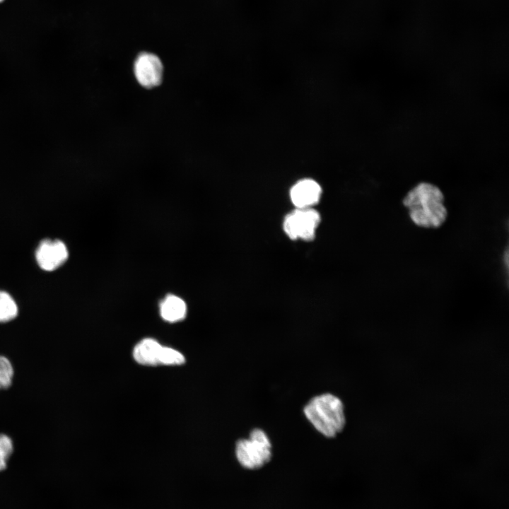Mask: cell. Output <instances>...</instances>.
I'll return each instance as SVG.
<instances>
[{
	"instance_id": "ba28073f",
	"label": "cell",
	"mask_w": 509,
	"mask_h": 509,
	"mask_svg": "<svg viewBox=\"0 0 509 509\" xmlns=\"http://www.w3.org/2000/svg\"><path fill=\"white\" fill-rule=\"evenodd\" d=\"M163 346L153 339L146 338L139 342L133 350V357L139 364L160 365Z\"/></svg>"
},
{
	"instance_id": "5bb4252c",
	"label": "cell",
	"mask_w": 509,
	"mask_h": 509,
	"mask_svg": "<svg viewBox=\"0 0 509 509\" xmlns=\"http://www.w3.org/2000/svg\"><path fill=\"white\" fill-rule=\"evenodd\" d=\"M4 0H0V2L3 1Z\"/></svg>"
},
{
	"instance_id": "8992f818",
	"label": "cell",
	"mask_w": 509,
	"mask_h": 509,
	"mask_svg": "<svg viewBox=\"0 0 509 509\" xmlns=\"http://www.w3.org/2000/svg\"><path fill=\"white\" fill-rule=\"evenodd\" d=\"M69 256L68 250L60 240H43L35 252L37 262L45 271H53L62 265Z\"/></svg>"
},
{
	"instance_id": "8fae6325",
	"label": "cell",
	"mask_w": 509,
	"mask_h": 509,
	"mask_svg": "<svg viewBox=\"0 0 509 509\" xmlns=\"http://www.w3.org/2000/svg\"><path fill=\"white\" fill-rule=\"evenodd\" d=\"M185 361L184 356L178 351L170 347L163 346L160 357V365H181Z\"/></svg>"
},
{
	"instance_id": "277c9868",
	"label": "cell",
	"mask_w": 509,
	"mask_h": 509,
	"mask_svg": "<svg viewBox=\"0 0 509 509\" xmlns=\"http://www.w3.org/2000/svg\"><path fill=\"white\" fill-rule=\"evenodd\" d=\"M320 222V216L315 209H296L285 217L283 226L291 239L310 241L315 238Z\"/></svg>"
},
{
	"instance_id": "3957f363",
	"label": "cell",
	"mask_w": 509,
	"mask_h": 509,
	"mask_svg": "<svg viewBox=\"0 0 509 509\" xmlns=\"http://www.w3.org/2000/svg\"><path fill=\"white\" fill-rule=\"evenodd\" d=\"M235 455L244 468L259 469L271 459L270 440L263 430L255 428L250 432L248 438H242L236 442Z\"/></svg>"
},
{
	"instance_id": "4fadbf2b",
	"label": "cell",
	"mask_w": 509,
	"mask_h": 509,
	"mask_svg": "<svg viewBox=\"0 0 509 509\" xmlns=\"http://www.w3.org/2000/svg\"><path fill=\"white\" fill-rule=\"evenodd\" d=\"M12 451L13 443L11 438L6 435H0V471L6 468Z\"/></svg>"
},
{
	"instance_id": "5b68a950",
	"label": "cell",
	"mask_w": 509,
	"mask_h": 509,
	"mask_svg": "<svg viewBox=\"0 0 509 509\" xmlns=\"http://www.w3.org/2000/svg\"><path fill=\"white\" fill-rule=\"evenodd\" d=\"M133 72L135 79L141 87L152 89L161 84L164 66L157 54L151 52H141L135 58Z\"/></svg>"
},
{
	"instance_id": "7c38bea8",
	"label": "cell",
	"mask_w": 509,
	"mask_h": 509,
	"mask_svg": "<svg viewBox=\"0 0 509 509\" xmlns=\"http://www.w3.org/2000/svg\"><path fill=\"white\" fill-rule=\"evenodd\" d=\"M13 369L10 361L0 356V390L8 388L12 382Z\"/></svg>"
},
{
	"instance_id": "6da1fadb",
	"label": "cell",
	"mask_w": 509,
	"mask_h": 509,
	"mask_svg": "<svg viewBox=\"0 0 509 509\" xmlns=\"http://www.w3.org/2000/svg\"><path fill=\"white\" fill-rule=\"evenodd\" d=\"M444 195L436 185L421 182L411 188L402 200L411 221L424 228H438L446 221L447 209Z\"/></svg>"
},
{
	"instance_id": "9c48e42d",
	"label": "cell",
	"mask_w": 509,
	"mask_h": 509,
	"mask_svg": "<svg viewBox=\"0 0 509 509\" xmlns=\"http://www.w3.org/2000/svg\"><path fill=\"white\" fill-rule=\"evenodd\" d=\"M160 313L162 318L167 322H178L185 317L187 305L180 297L168 295L160 305Z\"/></svg>"
},
{
	"instance_id": "7a4b0ae2",
	"label": "cell",
	"mask_w": 509,
	"mask_h": 509,
	"mask_svg": "<svg viewBox=\"0 0 509 509\" xmlns=\"http://www.w3.org/2000/svg\"><path fill=\"white\" fill-rule=\"evenodd\" d=\"M303 413L313 427L327 438L337 436L346 425L344 404L330 393L312 397L305 406Z\"/></svg>"
},
{
	"instance_id": "30bf717a",
	"label": "cell",
	"mask_w": 509,
	"mask_h": 509,
	"mask_svg": "<svg viewBox=\"0 0 509 509\" xmlns=\"http://www.w3.org/2000/svg\"><path fill=\"white\" fill-rule=\"evenodd\" d=\"M18 315V307L13 298L0 291V322H8Z\"/></svg>"
},
{
	"instance_id": "52a82bcc",
	"label": "cell",
	"mask_w": 509,
	"mask_h": 509,
	"mask_svg": "<svg viewBox=\"0 0 509 509\" xmlns=\"http://www.w3.org/2000/svg\"><path fill=\"white\" fill-rule=\"evenodd\" d=\"M321 194V187L317 182L311 179H304L293 186L290 197L297 209H306L316 204Z\"/></svg>"
}]
</instances>
